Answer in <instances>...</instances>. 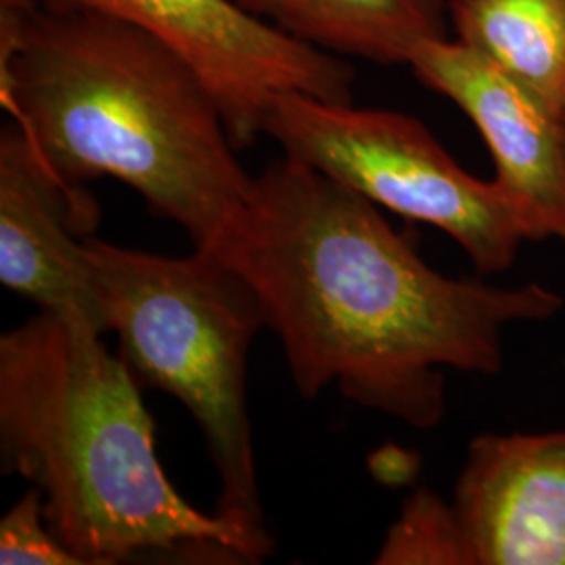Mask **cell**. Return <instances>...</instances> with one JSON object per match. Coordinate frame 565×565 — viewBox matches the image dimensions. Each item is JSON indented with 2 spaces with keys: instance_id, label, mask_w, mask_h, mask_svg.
<instances>
[{
  "instance_id": "obj_1",
  "label": "cell",
  "mask_w": 565,
  "mask_h": 565,
  "mask_svg": "<svg viewBox=\"0 0 565 565\" xmlns=\"http://www.w3.org/2000/svg\"><path fill=\"white\" fill-rule=\"evenodd\" d=\"M207 249L258 296L303 398L335 384L348 401L422 429L445 417L443 366L497 375L507 327L564 308L541 282L448 279L377 203L287 156L254 177Z\"/></svg>"
},
{
  "instance_id": "obj_2",
  "label": "cell",
  "mask_w": 565,
  "mask_h": 565,
  "mask_svg": "<svg viewBox=\"0 0 565 565\" xmlns=\"http://www.w3.org/2000/svg\"><path fill=\"white\" fill-rule=\"evenodd\" d=\"M0 102L60 179L124 182L195 249L254 182L189 63L99 11L0 0Z\"/></svg>"
},
{
  "instance_id": "obj_3",
  "label": "cell",
  "mask_w": 565,
  "mask_h": 565,
  "mask_svg": "<svg viewBox=\"0 0 565 565\" xmlns=\"http://www.w3.org/2000/svg\"><path fill=\"white\" fill-rule=\"evenodd\" d=\"M82 317L41 310L0 338V461L42 494L44 518L82 565L145 555L258 564L266 545L170 484L130 369Z\"/></svg>"
},
{
  "instance_id": "obj_4",
  "label": "cell",
  "mask_w": 565,
  "mask_h": 565,
  "mask_svg": "<svg viewBox=\"0 0 565 565\" xmlns=\"http://www.w3.org/2000/svg\"><path fill=\"white\" fill-rule=\"evenodd\" d=\"M107 329L139 385L177 398L202 429L221 492L216 513L275 546L264 525L247 356L266 327L249 282L210 249L172 258L88 237Z\"/></svg>"
},
{
  "instance_id": "obj_5",
  "label": "cell",
  "mask_w": 565,
  "mask_h": 565,
  "mask_svg": "<svg viewBox=\"0 0 565 565\" xmlns=\"http://www.w3.org/2000/svg\"><path fill=\"white\" fill-rule=\"evenodd\" d=\"M263 135L282 156L408 221L440 228L482 275L505 273L527 242L520 212L499 182L465 172L411 116L285 93L270 105Z\"/></svg>"
},
{
  "instance_id": "obj_6",
  "label": "cell",
  "mask_w": 565,
  "mask_h": 565,
  "mask_svg": "<svg viewBox=\"0 0 565 565\" xmlns=\"http://www.w3.org/2000/svg\"><path fill=\"white\" fill-rule=\"evenodd\" d=\"M53 9H88L126 21L177 53L223 111L233 145L249 147L285 93L352 103L348 61L285 36L233 0H13Z\"/></svg>"
},
{
  "instance_id": "obj_7",
  "label": "cell",
  "mask_w": 565,
  "mask_h": 565,
  "mask_svg": "<svg viewBox=\"0 0 565 565\" xmlns=\"http://www.w3.org/2000/svg\"><path fill=\"white\" fill-rule=\"evenodd\" d=\"M99 221L86 186L60 179L9 121L0 135V282L41 310L107 333L86 247Z\"/></svg>"
},
{
  "instance_id": "obj_8",
  "label": "cell",
  "mask_w": 565,
  "mask_h": 565,
  "mask_svg": "<svg viewBox=\"0 0 565 565\" xmlns=\"http://www.w3.org/2000/svg\"><path fill=\"white\" fill-rule=\"evenodd\" d=\"M408 67L476 124L497 166L494 181L515 203L525 237L530 242L565 239L562 120L524 84L463 42H424Z\"/></svg>"
},
{
  "instance_id": "obj_9",
  "label": "cell",
  "mask_w": 565,
  "mask_h": 565,
  "mask_svg": "<svg viewBox=\"0 0 565 565\" xmlns=\"http://www.w3.org/2000/svg\"><path fill=\"white\" fill-rule=\"evenodd\" d=\"M452 507L473 565H565V431L473 438Z\"/></svg>"
},
{
  "instance_id": "obj_10",
  "label": "cell",
  "mask_w": 565,
  "mask_h": 565,
  "mask_svg": "<svg viewBox=\"0 0 565 565\" xmlns=\"http://www.w3.org/2000/svg\"><path fill=\"white\" fill-rule=\"evenodd\" d=\"M285 36L342 60L408 65L446 36V0H233Z\"/></svg>"
},
{
  "instance_id": "obj_11",
  "label": "cell",
  "mask_w": 565,
  "mask_h": 565,
  "mask_svg": "<svg viewBox=\"0 0 565 565\" xmlns=\"http://www.w3.org/2000/svg\"><path fill=\"white\" fill-rule=\"evenodd\" d=\"M457 41L565 116V0H446Z\"/></svg>"
},
{
  "instance_id": "obj_12",
  "label": "cell",
  "mask_w": 565,
  "mask_h": 565,
  "mask_svg": "<svg viewBox=\"0 0 565 565\" xmlns=\"http://www.w3.org/2000/svg\"><path fill=\"white\" fill-rule=\"evenodd\" d=\"M380 565H473L455 507L427 488L413 492L377 551Z\"/></svg>"
},
{
  "instance_id": "obj_13",
  "label": "cell",
  "mask_w": 565,
  "mask_h": 565,
  "mask_svg": "<svg viewBox=\"0 0 565 565\" xmlns=\"http://www.w3.org/2000/svg\"><path fill=\"white\" fill-rule=\"evenodd\" d=\"M0 564L82 565L51 532L34 486L0 520Z\"/></svg>"
},
{
  "instance_id": "obj_14",
  "label": "cell",
  "mask_w": 565,
  "mask_h": 565,
  "mask_svg": "<svg viewBox=\"0 0 565 565\" xmlns=\"http://www.w3.org/2000/svg\"><path fill=\"white\" fill-rule=\"evenodd\" d=\"M562 124H564V135H565V116H564V120H562Z\"/></svg>"
}]
</instances>
